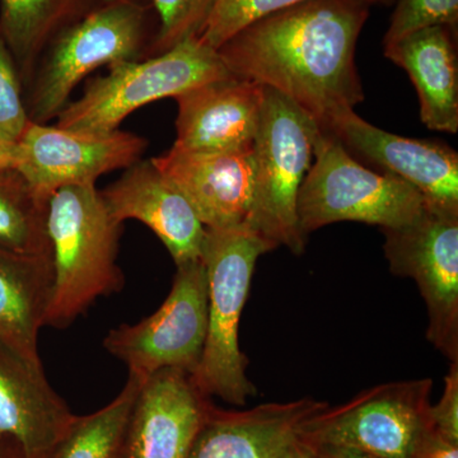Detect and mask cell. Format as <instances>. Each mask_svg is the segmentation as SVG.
Returning <instances> with one entry per match:
<instances>
[{
	"label": "cell",
	"instance_id": "obj_1",
	"mask_svg": "<svg viewBox=\"0 0 458 458\" xmlns=\"http://www.w3.org/2000/svg\"><path fill=\"white\" fill-rule=\"evenodd\" d=\"M366 0H309L250 23L219 47L234 77L285 96L327 131L364 101L358 38Z\"/></svg>",
	"mask_w": 458,
	"mask_h": 458
},
{
	"label": "cell",
	"instance_id": "obj_2",
	"mask_svg": "<svg viewBox=\"0 0 458 458\" xmlns=\"http://www.w3.org/2000/svg\"><path fill=\"white\" fill-rule=\"evenodd\" d=\"M120 223L108 213L96 185L69 186L49 199L47 233L54 284L45 327L65 328L99 297L122 291Z\"/></svg>",
	"mask_w": 458,
	"mask_h": 458
},
{
	"label": "cell",
	"instance_id": "obj_3",
	"mask_svg": "<svg viewBox=\"0 0 458 458\" xmlns=\"http://www.w3.org/2000/svg\"><path fill=\"white\" fill-rule=\"evenodd\" d=\"M146 0H101L56 33L42 51L25 90L32 123L56 119L72 93L101 66L146 59L155 30Z\"/></svg>",
	"mask_w": 458,
	"mask_h": 458
},
{
	"label": "cell",
	"instance_id": "obj_4",
	"mask_svg": "<svg viewBox=\"0 0 458 458\" xmlns=\"http://www.w3.org/2000/svg\"><path fill=\"white\" fill-rule=\"evenodd\" d=\"M273 247L246 225L208 229L203 259L208 276V328L203 355L192 379L207 396L243 406L256 394L240 348L241 315L256 262Z\"/></svg>",
	"mask_w": 458,
	"mask_h": 458
},
{
	"label": "cell",
	"instance_id": "obj_5",
	"mask_svg": "<svg viewBox=\"0 0 458 458\" xmlns=\"http://www.w3.org/2000/svg\"><path fill=\"white\" fill-rule=\"evenodd\" d=\"M321 131L306 111L264 87L254 143V197L245 225L274 250L284 246L300 256L306 249L307 236L298 221V198Z\"/></svg>",
	"mask_w": 458,
	"mask_h": 458
},
{
	"label": "cell",
	"instance_id": "obj_6",
	"mask_svg": "<svg viewBox=\"0 0 458 458\" xmlns=\"http://www.w3.org/2000/svg\"><path fill=\"white\" fill-rule=\"evenodd\" d=\"M426 205L417 189L360 164L333 134L322 131L298 198V221L304 236L337 222L397 228L415 221Z\"/></svg>",
	"mask_w": 458,
	"mask_h": 458
},
{
	"label": "cell",
	"instance_id": "obj_7",
	"mask_svg": "<svg viewBox=\"0 0 458 458\" xmlns=\"http://www.w3.org/2000/svg\"><path fill=\"white\" fill-rule=\"evenodd\" d=\"M229 75L218 51L191 38L159 55L108 66L106 75L90 81L83 95L66 105L56 126L83 132L117 131L138 108Z\"/></svg>",
	"mask_w": 458,
	"mask_h": 458
},
{
	"label": "cell",
	"instance_id": "obj_8",
	"mask_svg": "<svg viewBox=\"0 0 458 458\" xmlns=\"http://www.w3.org/2000/svg\"><path fill=\"white\" fill-rule=\"evenodd\" d=\"M430 378L369 388L313 415L298 439L307 445L352 448L375 458H410L429 430Z\"/></svg>",
	"mask_w": 458,
	"mask_h": 458
},
{
	"label": "cell",
	"instance_id": "obj_9",
	"mask_svg": "<svg viewBox=\"0 0 458 458\" xmlns=\"http://www.w3.org/2000/svg\"><path fill=\"white\" fill-rule=\"evenodd\" d=\"M382 232L391 273L414 280L427 304L428 340L458 361V207L427 201L415 221Z\"/></svg>",
	"mask_w": 458,
	"mask_h": 458
},
{
	"label": "cell",
	"instance_id": "obj_10",
	"mask_svg": "<svg viewBox=\"0 0 458 458\" xmlns=\"http://www.w3.org/2000/svg\"><path fill=\"white\" fill-rule=\"evenodd\" d=\"M168 297L149 318L120 325L104 339V348L128 366L129 376L144 382L158 370L192 373L203 355L208 328V276L203 259L177 265Z\"/></svg>",
	"mask_w": 458,
	"mask_h": 458
},
{
	"label": "cell",
	"instance_id": "obj_11",
	"mask_svg": "<svg viewBox=\"0 0 458 458\" xmlns=\"http://www.w3.org/2000/svg\"><path fill=\"white\" fill-rule=\"evenodd\" d=\"M147 147L143 137L120 129L83 132L31 122L18 140L16 170L38 198L49 201L57 190L96 185L104 174L126 170Z\"/></svg>",
	"mask_w": 458,
	"mask_h": 458
},
{
	"label": "cell",
	"instance_id": "obj_12",
	"mask_svg": "<svg viewBox=\"0 0 458 458\" xmlns=\"http://www.w3.org/2000/svg\"><path fill=\"white\" fill-rule=\"evenodd\" d=\"M212 405L185 370L148 377L132 406L123 458H188Z\"/></svg>",
	"mask_w": 458,
	"mask_h": 458
},
{
	"label": "cell",
	"instance_id": "obj_13",
	"mask_svg": "<svg viewBox=\"0 0 458 458\" xmlns=\"http://www.w3.org/2000/svg\"><path fill=\"white\" fill-rule=\"evenodd\" d=\"M327 132L354 158L400 177L429 203L458 207V155L447 144L382 131L354 111L337 119Z\"/></svg>",
	"mask_w": 458,
	"mask_h": 458
},
{
	"label": "cell",
	"instance_id": "obj_14",
	"mask_svg": "<svg viewBox=\"0 0 458 458\" xmlns=\"http://www.w3.org/2000/svg\"><path fill=\"white\" fill-rule=\"evenodd\" d=\"M99 192L114 221L135 219L152 229L176 267L203 256L207 228L152 158L135 162Z\"/></svg>",
	"mask_w": 458,
	"mask_h": 458
},
{
	"label": "cell",
	"instance_id": "obj_15",
	"mask_svg": "<svg viewBox=\"0 0 458 458\" xmlns=\"http://www.w3.org/2000/svg\"><path fill=\"white\" fill-rule=\"evenodd\" d=\"M174 99L179 111L174 147L200 153L254 149L264 104L261 84L229 75Z\"/></svg>",
	"mask_w": 458,
	"mask_h": 458
},
{
	"label": "cell",
	"instance_id": "obj_16",
	"mask_svg": "<svg viewBox=\"0 0 458 458\" xmlns=\"http://www.w3.org/2000/svg\"><path fill=\"white\" fill-rule=\"evenodd\" d=\"M152 161L188 199L205 228L245 225L254 197V149L200 153L172 146Z\"/></svg>",
	"mask_w": 458,
	"mask_h": 458
},
{
	"label": "cell",
	"instance_id": "obj_17",
	"mask_svg": "<svg viewBox=\"0 0 458 458\" xmlns=\"http://www.w3.org/2000/svg\"><path fill=\"white\" fill-rule=\"evenodd\" d=\"M327 406L312 397L242 411L213 403L188 458H280L306 421Z\"/></svg>",
	"mask_w": 458,
	"mask_h": 458
},
{
	"label": "cell",
	"instance_id": "obj_18",
	"mask_svg": "<svg viewBox=\"0 0 458 458\" xmlns=\"http://www.w3.org/2000/svg\"><path fill=\"white\" fill-rule=\"evenodd\" d=\"M75 418L44 369H33L0 346V436L17 443L25 458H47Z\"/></svg>",
	"mask_w": 458,
	"mask_h": 458
},
{
	"label": "cell",
	"instance_id": "obj_19",
	"mask_svg": "<svg viewBox=\"0 0 458 458\" xmlns=\"http://www.w3.org/2000/svg\"><path fill=\"white\" fill-rule=\"evenodd\" d=\"M385 56L414 84L421 123L430 131H458L457 31L430 26L385 45Z\"/></svg>",
	"mask_w": 458,
	"mask_h": 458
},
{
	"label": "cell",
	"instance_id": "obj_20",
	"mask_svg": "<svg viewBox=\"0 0 458 458\" xmlns=\"http://www.w3.org/2000/svg\"><path fill=\"white\" fill-rule=\"evenodd\" d=\"M53 284V256L0 250V346L33 369H44L38 337L45 327Z\"/></svg>",
	"mask_w": 458,
	"mask_h": 458
},
{
	"label": "cell",
	"instance_id": "obj_21",
	"mask_svg": "<svg viewBox=\"0 0 458 458\" xmlns=\"http://www.w3.org/2000/svg\"><path fill=\"white\" fill-rule=\"evenodd\" d=\"M99 2L101 0H0V31L16 60L25 90L51 38Z\"/></svg>",
	"mask_w": 458,
	"mask_h": 458
},
{
	"label": "cell",
	"instance_id": "obj_22",
	"mask_svg": "<svg viewBox=\"0 0 458 458\" xmlns=\"http://www.w3.org/2000/svg\"><path fill=\"white\" fill-rule=\"evenodd\" d=\"M49 201L38 198L17 170L0 171V250L53 256L47 233Z\"/></svg>",
	"mask_w": 458,
	"mask_h": 458
},
{
	"label": "cell",
	"instance_id": "obj_23",
	"mask_svg": "<svg viewBox=\"0 0 458 458\" xmlns=\"http://www.w3.org/2000/svg\"><path fill=\"white\" fill-rule=\"evenodd\" d=\"M143 382L129 376L122 393L93 414L75 418L47 458H123L132 406Z\"/></svg>",
	"mask_w": 458,
	"mask_h": 458
},
{
	"label": "cell",
	"instance_id": "obj_24",
	"mask_svg": "<svg viewBox=\"0 0 458 458\" xmlns=\"http://www.w3.org/2000/svg\"><path fill=\"white\" fill-rule=\"evenodd\" d=\"M157 27L148 56L174 49L181 42L199 38L218 0H149Z\"/></svg>",
	"mask_w": 458,
	"mask_h": 458
},
{
	"label": "cell",
	"instance_id": "obj_25",
	"mask_svg": "<svg viewBox=\"0 0 458 458\" xmlns=\"http://www.w3.org/2000/svg\"><path fill=\"white\" fill-rule=\"evenodd\" d=\"M309 0H218L199 40L218 50L234 33L259 18L293 7ZM370 4H390L393 0H366Z\"/></svg>",
	"mask_w": 458,
	"mask_h": 458
},
{
	"label": "cell",
	"instance_id": "obj_26",
	"mask_svg": "<svg viewBox=\"0 0 458 458\" xmlns=\"http://www.w3.org/2000/svg\"><path fill=\"white\" fill-rule=\"evenodd\" d=\"M430 26H447L457 31L458 0H399L384 38V47Z\"/></svg>",
	"mask_w": 458,
	"mask_h": 458
},
{
	"label": "cell",
	"instance_id": "obj_27",
	"mask_svg": "<svg viewBox=\"0 0 458 458\" xmlns=\"http://www.w3.org/2000/svg\"><path fill=\"white\" fill-rule=\"evenodd\" d=\"M30 123L25 86L13 54L0 31V131L20 140Z\"/></svg>",
	"mask_w": 458,
	"mask_h": 458
},
{
	"label": "cell",
	"instance_id": "obj_28",
	"mask_svg": "<svg viewBox=\"0 0 458 458\" xmlns=\"http://www.w3.org/2000/svg\"><path fill=\"white\" fill-rule=\"evenodd\" d=\"M433 429L458 445V361L451 363L441 400L430 406Z\"/></svg>",
	"mask_w": 458,
	"mask_h": 458
},
{
	"label": "cell",
	"instance_id": "obj_29",
	"mask_svg": "<svg viewBox=\"0 0 458 458\" xmlns=\"http://www.w3.org/2000/svg\"><path fill=\"white\" fill-rule=\"evenodd\" d=\"M410 458H458V445L429 430Z\"/></svg>",
	"mask_w": 458,
	"mask_h": 458
},
{
	"label": "cell",
	"instance_id": "obj_30",
	"mask_svg": "<svg viewBox=\"0 0 458 458\" xmlns=\"http://www.w3.org/2000/svg\"><path fill=\"white\" fill-rule=\"evenodd\" d=\"M304 443V442H303ZM307 445V443H306ZM315 452L318 458H375L364 452L331 445H307Z\"/></svg>",
	"mask_w": 458,
	"mask_h": 458
},
{
	"label": "cell",
	"instance_id": "obj_31",
	"mask_svg": "<svg viewBox=\"0 0 458 458\" xmlns=\"http://www.w3.org/2000/svg\"><path fill=\"white\" fill-rule=\"evenodd\" d=\"M18 164V140L0 131V171L16 170Z\"/></svg>",
	"mask_w": 458,
	"mask_h": 458
},
{
	"label": "cell",
	"instance_id": "obj_32",
	"mask_svg": "<svg viewBox=\"0 0 458 458\" xmlns=\"http://www.w3.org/2000/svg\"><path fill=\"white\" fill-rule=\"evenodd\" d=\"M280 458H318L316 456L315 452H313L311 447L301 441V439H294L293 442L289 445V447L286 448L284 454L280 456Z\"/></svg>",
	"mask_w": 458,
	"mask_h": 458
},
{
	"label": "cell",
	"instance_id": "obj_33",
	"mask_svg": "<svg viewBox=\"0 0 458 458\" xmlns=\"http://www.w3.org/2000/svg\"><path fill=\"white\" fill-rule=\"evenodd\" d=\"M0 458H25L17 443L0 436Z\"/></svg>",
	"mask_w": 458,
	"mask_h": 458
}]
</instances>
